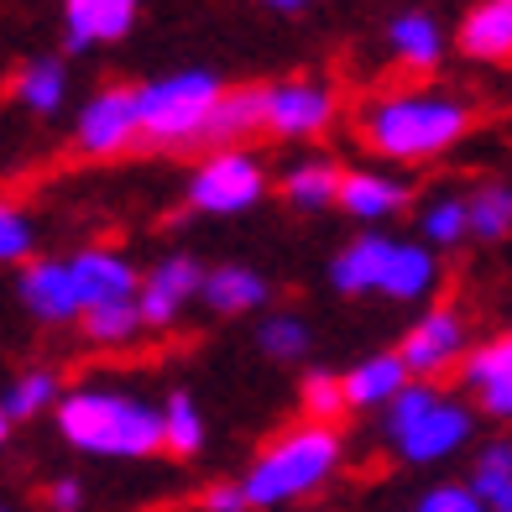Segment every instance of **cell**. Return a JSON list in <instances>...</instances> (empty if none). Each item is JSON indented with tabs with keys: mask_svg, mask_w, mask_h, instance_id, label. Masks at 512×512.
Instances as JSON below:
<instances>
[{
	"mask_svg": "<svg viewBox=\"0 0 512 512\" xmlns=\"http://www.w3.org/2000/svg\"><path fill=\"white\" fill-rule=\"evenodd\" d=\"M204 507H209V512H246L251 497H246V486H209Z\"/></svg>",
	"mask_w": 512,
	"mask_h": 512,
	"instance_id": "cell-35",
	"label": "cell"
},
{
	"mask_svg": "<svg viewBox=\"0 0 512 512\" xmlns=\"http://www.w3.org/2000/svg\"><path fill=\"white\" fill-rule=\"evenodd\" d=\"M335 465H340V434L330 424H319V418H309L304 429L283 434L277 445H267L256 455V465L246 471L241 486H246L251 507H277V502L319 492L335 476Z\"/></svg>",
	"mask_w": 512,
	"mask_h": 512,
	"instance_id": "cell-3",
	"label": "cell"
},
{
	"mask_svg": "<svg viewBox=\"0 0 512 512\" xmlns=\"http://www.w3.org/2000/svg\"><path fill=\"white\" fill-rule=\"evenodd\" d=\"M340 209L351 220H392V215L408 209V183L387 178L377 168H356V173H345V183H340Z\"/></svg>",
	"mask_w": 512,
	"mask_h": 512,
	"instance_id": "cell-15",
	"label": "cell"
},
{
	"mask_svg": "<svg viewBox=\"0 0 512 512\" xmlns=\"http://www.w3.org/2000/svg\"><path fill=\"white\" fill-rule=\"evenodd\" d=\"M21 304H27L37 319L48 324H68L84 314V298H79V283H74V267L68 262H32L21 272Z\"/></svg>",
	"mask_w": 512,
	"mask_h": 512,
	"instance_id": "cell-12",
	"label": "cell"
},
{
	"mask_svg": "<svg viewBox=\"0 0 512 512\" xmlns=\"http://www.w3.org/2000/svg\"><path fill=\"white\" fill-rule=\"evenodd\" d=\"M162 424H168V450L173 455H199L204 418H199V403L189 398V392H173L168 408H162Z\"/></svg>",
	"mask_w": 512,
	"mask_h": 512,
	"instance_id": "cell-28",
	"label": "cell"
},
{
	"mask_svg": "<svg viewBox=\"0 0 512 512\" xmlns=\"http://www.w3.org/2000/svg\"><path fill=\"white\" fill-rule=\"evenodd\" d=\"M476 434V418L465 403H450V398H434V408L418 418L408 434H398L392 445H398L403 460L413 465H434V460H450L455 450H465V439Z\"/></svg>",
	"mask_w": 512,
	"mask_h": 512,
	"instance_id": "cell-8",
	"label": "cell"
},
{
	"mask_svg": "<svg viewBox=\"0 0 512 512\" xmlns=\"http://www.w3.org/2000/svg\"><path fill=\"white\" fill-rule=\"evenodd\" d=\"M465 387L492 418H512V345L497 340L465 356Z\"/></svg>",
	"mask_w": 512,
	"mask_h": 512,
	"instance_id": "cell-16",
	"label": "cell"
},
{
	"mask_svg": "<svg viewBox=\"0 0 512 512\" xmlns=\"http://www.w3.org/2000/svg\"><path fill=\"white\" fill-rule=\"evenodd\" d=\"M225 95L215 74L204 68H183V74H162L136 89V110H142V142L152 147H183L199 142L209 126V110Z\"/></svg>",
	"mask_w": 512,
	"mask_h": 512,
	"instance_id": "cell-4",
	"label": "cell"
},
{
	"mask_svg": "<svg viewBox=\"0 0 512 512\" xmlns=\"http://www.w3.org/2000/svg\"><path fill=\"white\" fill-rule=\"evenodd\" d=\"M199 293H204V267L194 256H162V262L142 277L136 304H142L147 330H162V324H173L183 314V304H194Z\"/></svg>",
	"mask_w": 512,
	"mask_h": 512,
	"instance_id": "cell-9",
	"label": "cell"
},
{
	"mask_svg": "<svg viewBox=\"0 0 512 512\" xmlns=\"http://www.w3.org/2000/svg\"><path fill=\"white\" fill-rule=\"evenodd\" d=\"M481 497L492 502V512H512V476H507V481H497L492 492H481Z\"/></svg>",
	"mask_w": 512,
	"mask_h": 512,
	"instance_id": "cell-37",
	"label": "cell"
},
{
	"mask_svg": "<svg viewBox=\"0 0 512 512\" xmlns=\"http://www.w3.org/2000/svg\"><path fill=\"white\" fill-rule=\"evenodd\" d=\"M0 512H11V507H0Z\"/></svg>",
	"mask_w": 512,
	"mask_h": 512,
	"instance_id": "cell-40",
	"label": "cell"
},
{
	"mask_svg": "<svg viewBox=\"0 0 512 512\" xmlns=\"http://www.w3.org/2000/svg\"><path fill=\"white\" fill-rule=\"evenodd\" d=\"M460 356H465V324H460L455 309H429L403 335V361H408L413 377H424V382L439 377V371H450Z\"/></svg>",
	"mask_w": 512,
	"mask_h": 512,
	"instance_id": "cell-10",
	"label": "cell"
},
{
	"mask_svg": "<svg viewBox=\"0 0 512 512\" xmlns=\"http://www.w3.org/2000/svg\"><path fill=\"white\" fill-rule=\"evenodd\" d=\"M84 330L95 345H131L136 330H147L142 304L136 298H121V304H100V309H84Z\"/></svg>",
	"mask_w": 512,
	"mask_h": 512,
	"instance_id": "cell-26",
	"label": "cell"
},
{
	"mask_svg": "<svg viewBox=\"0 0 512 512\" xmlns=\"http://www.w3.org/2000/svg\"><path fill=\"white\" fill-rule=\"evenodd\" d=\"M58 434L84 455H110V460H147L157 450H168V424L162 408H147L142 398L126 392H68L58 398Z\"/></svg>",
	"mask_w": 512,
	"mask_h": 512,
	"instance_id": "cell-1",
	"label": "cell"
},
{
	"mask_svg": "<svg viewBox=\"0 0 512 512\" xmlns=\"http://www.w3.org/2000/svg\"><path fill=\"white\" fill-rule=\"evenodd\" d=\"M460 53L476 63H512V0H476L465 11Z\"/></svg>",
	"mask_w": 512,
	"mask_h": 512,
	"instance_id": "cell-14",
	"label": "cell"
},
{
	"mask_svg": "<svg viewBox=\"0 0 512 512\" xmlns=\"http://www.w3.org/2000/svg\"><path fill=\"white\" fill-rule=\"evenodd\" d=\"M304 408H309V418H319V424L340 418V408H351V403H345V377L309 371V377H304Z\"/></svg>",
	"mask_w": 512,
	"mask_h": 512,
	"instance_id": "cell-31",
	"label": "cell"
},
{
	"mask_svg": "<svg viewBox=\"0 0 512 512\" xmlns=\"http://www.w3.org/2000/svg\"><path fill=\"white\" fill-rule=\"evenodd\" d=\"M413 512H492V502H486L476 486H434V492H424L418 497V507Z\"/></svg>",
	"mask_w": 512,
	"mask_h": 512,
	"instance_id": "cell-33",
	"label": "cell"
},
{
	"mask_svg": "<svg viewBox=\"0 0 512 512\" xmlns=\"http://www.w3.org/2000/svg\"><path fill=\"white\" fill-rule=\"evenodd\" d=\"M256 345H262L272 361H298L309 351V324L293 319V314H272V319H262V330H256Z\"/></svg>",
	"mask_w": 512,
	"mask_h": 512,
	"instance_id": "cell-30",
	"label": "cell"
},
{
	"mask_svg": "<svg viewBox=\"0 0 512 512\" xmlns=\"http://www.w3.org/2000/svg\"><path fill=\"white\" fill-rule=\"evenodd\" d=\"M392 246L387 236H356L351 246H345L335 256L330 267V283L340 293H382V277H387V262H392Z\"/></svg>",
	"mask_w": 512,
	"mask_h": 512,
	"instance_id": "cell-17",
	"label": "cell"
},
{
	"mask_svg": "<svg viewBox=\"0 0 512 512\" xmlns=\"http://www.w3.org/2000/svg\"><path fill=\"white\" fill-rule=\"evenodd\" d=\"M507 345H512V335H507Z\"/></svg>",
	"mask_w": 512,
	"mask_h": 512,
	"instance_id": "cell-41",
	"label": "cell"
},
{
	"mask_svg": "<svg viewBox=\"0 0 512 512\" xmlns=\"http://www.w3.org/2000/svg\"><path fill=\"white\" fill-rule=\"evenodd\" d=\"M267 277L262 272H251V267H215V272H204V304L215 309V314H246L256 304H267Z\"/></svg>",
	"mask_w": 512,
	"mask_h": 512,
	"instance_id": "cell-20",
	"label": "cell"
},
{
	"mask_svg": "<svg viewBox=\"0 0 512 512\" xmlns=\"http://www.w3.org/2000/svg\"><path fill=\"white\" fill-rule=\"evenodd\" d=\"M262 6H272V11H298V6H309V0H262Z\"/></svg>",
	"mask_w": 512,
	"mask_h": 512,
	"instance_id": "cell-38",
	"label": "cell"
},
{
	"mask_svg": "<svg viewBox=\"0 0 512 512\" xmlns=\"http://www.w3.org/2000/svg\"><path fill=\"white\" fill-rule=\"evenodd\" d=\"M267 194V173L262 162L246 152H209L199 162V173L189 178V204L204 209V215H241L256 199Z\"/></svg>",
	"mask_w": 512,
	"mask_h": 512,
	"instance_id": "cell-5",
	"label": "cell"
},
{
	"mask_svg": "<svg viewBox=\"0 0 512 512\" xmlns=\"http://www.w3.org/2000/svg\"><path fill=\"white\" fill-rule=\"evenodd\" d=\"M465 126H471V105L439 89H408V95H387L361 115V136L371 152L392 162H429L450 152Z\"/></svg>",
	"mask_w": 512,
	"mask_h": 512,
	"instance_id": "cell-2",
	"label": "cell"
},
{
	"mask_svg": "<svg viewBox=\"0 0 512 512\" xmlns=\"http://www.w3.org/2000/svg\"><path fill=\"white\" fill-rule=\"evenodd\" d=\"M439 277V262L429 246H413V241H398L392 246V262H387V277H382V293L398 298V304H413V298H429Z\"/></svg>",
	"mask_w": 512,
	"mask_h": 512,
	"instance_id": "cell-21",
	"label": "cell"
},
{
	"mask_svg": "<svg viewBox=\"0 0 512 512\" xmlns=\"http://www.w3.org/2000/svg\"><path fill=\"white\" fill-rule=\"evenodd\" d=\"M63 95H68V68H63L58 58H37V63L21 68V79H16V100L27 105V110L53 115V110L63 105Z\"/></svg>",
	"mask_w": 512,
	"mask_h": 512,
	"instance_id": "cell-24",
	"label": "cell"
},
{
	"mask_svg": "<svg viewBox=\"0 0 512 512\" xmlns=\"http://www.w3.org/2000/svg\"><path fill=\"white\" fill-rule=\"evenodd\" d=\"M32 251V220L16 204H0V262H21Z\"/></svg>",
	"mask_w": 512,
	"mask_h": 512,
	"instance_id": "cell-34",
	"label": "cell"
},
{
	"mask_svg": "<svg viewBox=\"0 0 512 512\" xmlns=\"http://www.w3.org/2000/svg\"><path fill=\"white\" fill-rule=\"evenodd\" d=\"M79 147L89 157H115L131 142H142V110H136V89H100L95 100L79 110Z\"/></svg>",
	"mask_w": 512,
	"mask_h": 512,
	"instance_id": "cell-7",
	"label": "cell"
},
{
	"mask_svg": "<svg viewBox=\"0 0 512 512\" xmlns=\"http://www.w3.org/2000/svg\"><path fill=\"white\" fill-rule=\"evenodd\" d=\"M340 183H345V173L330 168V162H293L283 173V199L293 209H330L340 199Z\"/></svg>",
	"mask_w": 512,
	"mask_h": 512,
	"instance_id": "cell-23",
	"label": "cell"
},
{
	"mask_svg": "<svg viewBox=\"0 0 512 512\" xmlns=\"http://www.w3.org/2000/svg\"><path fill=\"white\" fill-rule=\"evenodd\" d=\"M465 204H471V236L476 241H502L512 230V183H481Z\"/></svg>",
	"mask_w": 512,
	"mask_h": 512,
	"instance_id": "cell-25",
	"label": "cell"
},
{
	"mask_svg": "<svg viewBox=\"0 0 512 512\" xmlns=\"http://www.w3.org/2000/svg\"><path fill=\"white\" fill-rule=\"evenodd\" d=\"M6 424H11V413H6V408H0V445H6V434H11Z\"/></svg>",
	"mask_w": 512,
	"mask_h": 512,
	"instance_id": "cell-39",
	"label": "cell"
},
{
	"mask_svg": "<svg viewBox=\"0 0 512 512\" xmlns=\"http://www.w3.org/2000/svg\"><path fill=\"white\" fill-rule=\"evenodd\" d=\"M434 398H439V392L434 387H403L398 392V398H392L387 403V439H398V434H408L413 424H418V418H424L429 408H434Z\"/></svg>",
	"mask_w": 512,
	"mask_h": 512,
	"instance_id": "cell-32",
	"label": "cell"
},
{
	"mask_svg": "<svg viewBox=\"0 0 512 512\" xmlns=\"http://www.w3.org/2000/svg\"><path fill=\"white\" fill-rule=\"evenodd\" d=\"M48 403H58V377L53 371H27L16 387H6V408L11 413V424H27V418H37Z\"/></svg>",
	"mask_w": 512,
	"mask_h": 512,
	"instance_id": "cell-29",
	"label": "cell"
},
{
	"mask_svg": "<svg viewBox=\"0 0 512 512\" xmlns=\"http://www.w3.org/2000/svg\"><path fill=\"white\" fill-rule=\"evenodd\" d=\"M136 6L142 0H63V32L68 48H100V42H121L136 21Z\"/></svg>",
	"mask_w": 512,
	"mask_h": 512,
	"instance_id": "cell-11",
	"label": "cell"
},
{
	"mask_svg": "<svg viewBox=\"0 0 512 512\" xmlns=\"http://www.w3.org/2000/svg\"><path fill=\"white\" fill-rule=\"evenodd\" d=\"M68 267H74V283H79L84 309L121 304V298L142 293L131 262H126V256H115V251H100V246H95V251H79V256H68Z\"/></svg>",
	"mask_w": 512,
	"mask_h": 512,
	"instance_id": "cell-13",
	"label": "cell"
},
{
	"mask_svg": "<svg viewBox=\"0 0 512 512\" xmlns=\"http://www.w3.org/2000/svg\"><path fill=\"white\" fill-rule=\"evenodd\" d=\"M256 126H262V89H225L215 100V110H209V126H204L199 142L230 147V142H241V136H251Z\"/></svg>",
	"mask_w": 512,
	"mask_h": 512,
	"instance_id": "cell-22",
	"label": "cell"
},
{
	"mask_svg": "<svg viewBox=\"0 0 512 512\" xmlns=\"http://www.w3.org/2000/svg\"><path fill=\"white\" fill-rule=\"evenodd\" d=\"M335 115V95L314 79H288V84H267L262 89V126L277 136H319Z\"/></svg>",
	"mask_w": 512,
	"mask_h": 512,
	"instance_id": "cell-6",
	"label": "cell"
},
{
	"mask_svg": "<svg viewBox=\"0 0 512 512\" xmlns=\"http://www.w3.org/2000/svg\"><path fill=\"white\" fill-rule=\"evenodd\" d=\"M79 502H84V486L79 481H53L48 486V507L53 512H79Z\"/></svg>",
	"mask_w": 512,
	"mask_h": 512,
	"instance_id": "cell-36",
	"label": "cell"
},
{
	"mask_svg": "<svg viewBox=\"0 0 512 512\" xmlns=\"http://www.w3.org/2000/svg\"><path fill=\"white\" fill-rule=\"evenodd\" d=\"M408 377L413 371H408L403 351L398 356H371V361L345 371V403L351 408H387L408 387Z\"/></svg>",
	"mask_w": 512,
	"mask_h": 512,
	"instance_id": "cell-18",
	"label": "cell"
},
{
	"mask_svg": "<svg viewBox=\"0 0 512 512\" xmlns=\"http://www.w3.org/2000/svg\"><path fill=\"white\" fill-rule=\"evenodd\" d=\"M387 48L398 53V63L408 68H434L445 58V32H439V21L424 16V11H403L387 21Z\"/></svg>",
	"mask_w": 512,
	"mask_h": 512,
	"instance_id": "cell-19",
	"label": "cell"
},
{
	"mask_svg": "<svg viewBox=\"0 0 512 512\" xmlns=\"http://www.w3.org/2000/svg\"><path fill=\"white\" fill-rule=\"evenodd\" d=\"M418 225H424V241L429 246H460L465 236H471V204L455 199V194H439V199L424 204Z\"/></svg>",
	"mask_w": 512,
	"mask_h": 512,
	"instance_id": "cell-27",
	"label": "cell"
}]
</instances>
